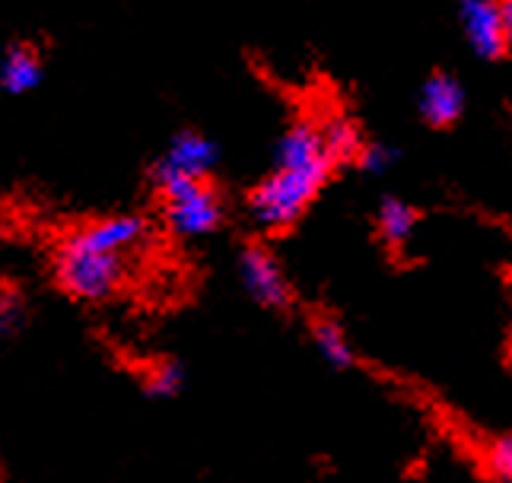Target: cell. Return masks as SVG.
I'll list each match as a JSON object with an SVG mask.
<instances>
[{
  "label": "cell",
  "mask_w": 512,
  "mask_h": 483,
  "mask_svg": "<svg viewBox=\"0 0 512 483\" xmlns=\"http://www.w3.org/2000/svg\"><path fill=\"white\" fill-rule=\"evenodd\" d=\"M331 156L325 150L322 128L312 121H296L293 128L280 137L277 147V169L252 191L249 213L261 229H284L309 201L319 194L331 172Z\"/></svg>",
  "instance_id": "obj_1"
},
{
  "label": "cell",
  "mask_w": 512,
  "mask_h": 483,
  "mask_svg": "<svg viewBox=\"0 0 512 483\" xmlns=\"http://www.w3.org/2000/svg\"><path fill=\"white\" fill-rule=\"evenodd\" d=\"M125 274H128L125 255L93 252V248L80 245L70 232L61 239L55 252V277L61 283V290L83 302L109 299L121 286V280H125Z\"/></svg>",
  "instance_id": "obj_2"
},
{
  "label": "cell",
  "mask_w": 512,
  "mask_h": 483,
  "mask_svg": "<svg viewBox=\"0 0 512 483\" xmlns=\"http://www.w3.org/2000/svg\"><path fill=\"white\" fill-rule=\"evenodd\" d=\"M156 188L163 194L166 220L179 236H204L220 226V194L204 178H166V182H156Z\"/></svg>",
  "instance_id": "obj_3"
},
{
  "label": "cell",
  "mask_w": 512,
  "mask_h": 483,
  "mask_svg": "<svg viewBox=\"0 0 512 483\" xmlns=\"http://www.w3.org/2000/svg\"><path fill=\"white\" fill-rule=\"evenodd\" d=\"M239 271H242V283L261 306L268 309H284L290 302V286L284 280V271L274 261V255L261 245H245L239 255Z\"/></svg>",
  "instance_id": "obj_4"
},
{
  "label": "cell",
  "mask_w": 512,
  "mask_h": 483,
  "mask_svg": "<svg viewBox=\"0 0 512 483\" xmlns=\"http://www.w3.org/2000/svg\"><path fill=\"white\" fill-rule=\"evenodd\" d=\"M147 220L137 217V213H118V217H105V220H93L83 223L80 229H74V236L80 245L93 248V252H105V255H125L131 248H137L147 239Z\"/></svg>",
  "instance_id": "obj_5"
},
{
  "label": "cell",
  "mask_w": 512,
  "mask_h": 483,
  "mask_svg": "<svg viewBox=\"0 0 512 483\" xmlns=\"http://www.w3.org/2000/svg\"><path fill=\"white\" fill-rule=\"evenodd\" d=\"M214 163H217L214 140H207L204 134L185 131L169 143L166 156L156 163L153 182H166V178H204Z\"/></svg>",
  "instance_id": "obj_6"
},
{
  "label": "cell",
  "mask_w": 512,
  "mask_h": 483,
  "mask_svg": "<svg viewBox=\"0 0 512 483\" xmlns=\"http://www.w3.org/2000/svg\"><path fill=\"white\" fill-rule=\"evenodd\" d=\"M462 29L468 35V45L478 51L481 58L497 61L506 55L509 35L503 23L500 4H487V0H468L462 4Z\"/></svg>",
  "instance_id": "obj_7"
},
{
  "label": "cell",
  "mask_w": 512,
  "mask_h": 483,
  "mask_svg": "<svg viewBox=\"0 0 512 483\" xmlns=\"http://www.w3.org/2000/svg\"><path fill=\"white\" fill-rule=\"evenodd\" d=\"M42 83V55L29 42H13L0 58V89L10 96H23Z\"/></svg>",
  "instance_id": "obj_8"
},
{
  "label": "cell",
  "mask_w": 512,
  "mask_h": 483,
  "mask_svg": "<svg viewBox=\"0 0 512 483\" xmlns=\"http://www.w3.org/2000/svg\"><path fill=\"white\" fill-rule=\"evenodd\" d=\"M462 109H465V93H462V86H458L455 77L436 74V77H430L427 83H423V89H420V115L427 118L430 124H436V128H446V124H452L458 115H462Z\"/></svg>",
  "instance_id": "obj_9"
},
{
  "label": "cell",
  "mask_w": 512,
  "mask_h": 483,
  "mask_svg": "<svg viewBox=\"0 0 512 483\" xmlns=\"http://www.w3.org/2000/svg\"><path fill=\"white\" fill-rule=\"evenodd\" d=\"M414 223H417V213L411 204H404L398 198H385L382 207H379V236L388 242V245H404L411 239L414 232Z\"/></svg>",
  "instance_id": "obj_10"
},
{
  "label": "cell",
  "mask_w": 512,
  "mask_h": 483,
  "mask_svg": "<svg viewBox=\"0 0 512 483\" xmlns=\"http://www.w3.org/2000/svg\"><path fill=\"white\" fill-rule=\"evenodd\" d=\"M322 140H325V150L331 156V163H347V159L353 156H360V134L357 128L341 118V115H334L322 124Z\"/></svg>",
  "instance_id": "obj_11"
},
{
  "label": "cell",
  "mask_w": 512,
  "mask_h": 483,
  "mask_svg": "<svg viewBox=\"0 0 512 483\" xmlns=\"http://www.w3.org/2000/svg\"><path fill=\"white\" fill-rule=\"evenodd\" d=\"M312 334H315V344H319L322 356H325V360H328L331 366H338V369L353 366V350H350V344H347L344 331H341L338 325H334L331 318L315 321Z\"/></svg>",
  "instance_id": "obj_12"
},
{
  "label": "cell",
  "mask_w": 512,
  "mask_h": 483,
  "mask_svg": "<svg viewBox=\"0 0 512 483\" xmlns=\"http://www.w3.org/2000/svg\"><path fill=\"white\" fill-rule=\"evenodd\" d=\"M182 382H185V372H182V366H175V363H153L144 372V388H147L150 398H172V395H179Z\"/></svg>",
  "instance_id": "obj_13"
},
{
  "label": "cell",
  "mask_w": 512,
  "mask_h": 483,
  "mask_svg": "<svg viewBox=\"0 0 512 483\" xmlns=\"http://www.w3.org/2000/svg\"><path fill=\"white\" fill-rule=\"evenodd\" d=\"M26 321V299L13 283H0V337H10Z\"/></svg>",
  "instance_id": "obj_14"
},
{
  "label": "cell",
  "mask_w": 512,
  "mask_h": 483,
  "mask_svg": "<svg viewBox=\"0 0 512 483\" xmlns=\"http://www.w3.org/2000/svg\"><path fill=\"white\" fill-rule=\"evenodd\" d=\"M357 163H360V169L369 172V175H382V172L392 169V163H395V150H392V147H385V143H369V147L360 150Z\"/></svg>",
  "instance_id": "obj_15"
},
{
  "label": "cell",
  "mask_w": 512,
  "mask_h": 483,
  "mask_svg": "<svg viewBox=\"0 0 512 483\" xmlns=\"http://www.w3.org/2000/svg\"><path fill=\"white\" fill-rule=\"evenodd\" d=\"M487 468L493 477H500V480H512V436H503L490 445V452H487Z\"/></svg>",
  "instance_id": "obj_16"
},
{
  "label": "cell",
  "mask_w": 512,
  "mask_h": 483,
  "mask_svg": "<svg viewBox=\"0 0 512 483\" xmlns=\"http://www.w3.org/2000/svg\"><path fill=\"white\" fill-rule=\"evenodd\" d=\"M500 10H503V23H506L509 45H512V0H509V4H500Z\"/></svg>",
  "instance_id": "obj_17"
}]
</instances>
